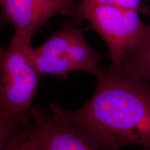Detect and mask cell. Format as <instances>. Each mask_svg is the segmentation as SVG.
<instances>
[{
    "instance_id": "obj_1",
    "label": "cell",
    "mask_w": 150,
    "mask_h": 150,
    "mask_svg": "<svg viewBox=\"0 0 150 150\" xmlns=\"http://www.w3.org/2000/svg\"><path fill=\"white\" fill-rule=\"evenodd\" d=\"M83 106L67 110L51 104L52 115L70 124L102 150L137 146L150 150V84L104 69Z\"/></svg>"
},
{
    "instance_id": "obj_2",
    "label": "cell",
    "mask_w": 150,
    "mask_h": 150,
    "mask_svg": "<svg viewBox=\"0 0 150 150\" xmlns=\"http://www.w3.org/2000/svg\"><path fill=\"white\" fill-rule=\"evenodd\" d=\"M28 56L41 75L65 78L73 72H84L97 77L104 68L102 54L86 40L84 33L74 25H67L54 33L36 47L28 48Z\"/></svg>"
},
{
    "instance_id": "obj_3",
    "label": "cell",
    "mask_w": 150,
    "mask_h": 150,
    "mask_svg": "<svg viewBox=\"0 0 150 150\" xmlns=\"http://www.w3.org/2000/svg\"><path fill=\"white\" fill-rule=\"evenodd\" d=\"M32 38L14 33L7 47H0V108L11 115L29 112L40 76L29 56Z\"/></svg>"
},
{
    "instance_id": "obj_4",
    "label": "cell",
    "mask_w": 150,
    "mask_h": 150,
    "mask_svg": "<svg viewBox=\"0 0 150 150\" xmlns=\"http://www.w3.org/2000/svg\"><path fill=\"white\" fill-rule=\"evenodd\" d=\"M79 18L87 20L106 43L112 70L120 68L124 59L140 42L147 25L142 23L139 11L103 5H79Z\"/></svg>"
},
{
    "instance_id": "obj_5",
    "label": "cell",
    "mask_w": 150,
    "mask_h": 150,
    "mask_svg": "<svg viewBox=\"0 0 150 150\" xmlns=\"http://www.w3.org/2000/svg\"><path fill=\"white\" fill-rule=\"evenodd\" d=\"M75 0H0L1 15L15 32L32 38L48 20L70 13Z\"/></svg>"
},
{
    "instance_id": "obj_6",
    "label": "cell",
    "mask_w": 150,
    "mask_h": 150,
    "mask_svg": "<svg viewBox=\"0 0 150 150\" xmlns=\"http://www.w3.org/2000/svg\"><path fill=\"white\" fill-rule=\"evenodd\" d=\"M40 150H102L70 124L38 106L29 110Z\"/></svg>"
},
{
    "instance_id": "obj_7",
    "label": "cell",
    "mask_w": 150,
    "mask_h": 150,
    "mask_svg": "<svg viewBox=\"0 0 150 150\" xmlns=\"http://www.w3.org/2000/svg\"><path fill=\"white\" fill-rule=\"evenodd\" d=\"M141 11L149 16V24L143 37L125 56L117 71L150 84V6L142 5Z\"/></svg>"
},
{
    "instance_id": "obj_8",
    "label": "cell",
    "mask_w": 150,
    "mask_h": 150,
    "mask_svg": "<svg viewBox=\"0 0 150 150\" xmlns=\"http://www.w3.org/2000/svg\"><path fill=\"white\" fill-rule=\"evenodd\" d=\"M31 120L29 111L11 115L0 108V150H3L15 135Z\"/></svg>"
},
{
    "instance_id": "obj_9",
    "label": "cell",
    "mask_w": 150,
    "mask_h": 150,
    "mask_svg": "<svg viewBox=\"0 0 150 150\" xmlns=\"http://www.w3.org/2000/svg\"><path fill=\"white\" fill-rule=\"evenodd\" d=\"M3 150H40L31 120L11 138Z\"/></svg>"
},
{
    "instance_id": "obj_10",
    "label": "cell",
    "mask_w": 150,
    "mask_h": 150,
    "mask_svg": "<svg viewBox=\"0 0 150 150\" xmlns=\"http://www.w3.org/2000/svg\"><path fill=\"white\" fill-rule=\"evenodd\" d=\"M80 6L103 5L120 8L133 9L140 11L142 5L141 0H81Z\"/></svg>"
}]
</instances>
